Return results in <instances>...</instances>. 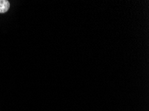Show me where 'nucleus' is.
<instances>
[{
    "mask_svg": "<svg viewBox=\"0 0 149 111\" xmlns=\"http://www.w3.org/2000/svg\"><path fill=\"white\" fill-rule=\"evenodd\" d=\"M10 8V2L7 0H0V13H6Z\"/></svg>",
    "mask_w": 149,
    "mask_h": 111,
    "instance_id": "obj_1",
    "label": "nucleus"
}]
</instances>
